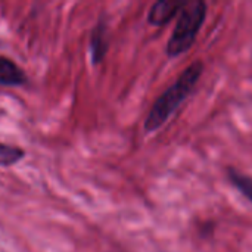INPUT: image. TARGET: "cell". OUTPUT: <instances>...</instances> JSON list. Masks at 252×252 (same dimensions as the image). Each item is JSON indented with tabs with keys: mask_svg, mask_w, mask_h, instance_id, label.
<instances>
[{
	"mask_svg": "<svg viewBox=\"0 0 252 252\" xmlns=\"http://www.w3.org/2000/svg\"><path fill=\"white\" fill-rule=\"evenodd\" d=\"M227 176L229 180L232 182V185L250 201L252 204V177L236 170V168H229L227 170Z\"/></svg>",
	"mask_w": 252,
	"mask_h": 252,
	"instance_id": "obj_6",
	"label": "cell"
},
{
	"mask_svg": "<svg viewBox=\"0 0 252 252\" xmlns=\"http://www.w3.org/2000/svg\"><path fill=\"white\" fill-rule=\"evenodd\" d=\"M207 10H208V4L202 0L186 1L185 7L179 15L171 37L167 41L165 53L170 58H177L182 53H186L193 46L205 22Z\"/></svg>",
	"mask_w": 252,
	"mask_h": 252,
	"instance_id": "obj_2",
	"label": "cell"
},
{
	"mask_svg": "<svg viewBox=\"0 0 252 252\" xmlns=\"http://www.w3.org/2000/svg\"><path fill=\"white\" fill-rule=\"evenodd\" d=\"M28 78L24 69L10 58L0 55V86L19 87L27 84Z\"/></svg>",
	"mask_w": 252,
	"mask_h": 252,
	"instance_id": "obj_5",
	"label": "cell"
},
{
	"mask_svg": "<svg viewBox=\"0 0 252 252\" xmlns=\"http://www.w3.org/2000/svg\"><path fill=\"white\" fill-rule=\"evenodd\" d=\"M25 157V151L16 145L0 142V167H12Z\"/></svg>",
	"mask_w": 252,
	"mask_h": 252,
	"instance_id": "obj_7",
	"label": "cell"
},
{
	"mask_svg": "<svg viewBox=\"0 0 252 252\" xmlns=\"http://www.w3.org/2000/svg\"><path fill=\"white\" fill-rule=\"evenodd\" d=\"M204 71L205 66L202 61H195L183 69L177 80L154 102L145 120V133H154L159 130L170 120L179 106L190 96Z\"/></svg>",
	"mask_w": 252,
	"mask_h": 252,
	"instance_id": "obj_1",
	"label": "cell"
},
{
	"mask_svg": "<svg viewBox=\"0 0 252 252\" xmlns=\"http://www.w3.org/2000/svg\"><path fill=\"white\" fill-rule=\"evenodd\" d=\"M109 49V32H108V25L103 19H100L96 27L92 31L90 35V52H92V62L94 65H99Z\"/></svg>",
	"mask_w": 252,
	"mask_h": 252,
	"instance_id": "obj_4",
	"label": "cell"
},
{
	"mask_svg": "<svg viewBox=\"0 0 252 252\" xmlns=\"http://www.w3.org/2000/svg\"><path fill=\"white\" fill-rule=\"evenodd\" d=\"M186 1L180 0H159L152 4L148 13V24L152 27H164L180 15Z\"/></svg>",
	"mask_w": 252,
	"mask_h": 252,
	"instance_id": "obj_3",
	"label": "cell"
}]
</instances>
